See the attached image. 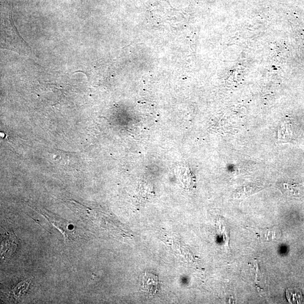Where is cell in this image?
Returning a JSON list of instances; mask_svg holds the SVG:
<instances>
[{"instance_id": "6da1fadb", "label": "cell", "mask_w": 304, "mask_h": 304, "mask_svg": "<svg viewBox=\"0 0 304 304\" xmlns=\"http://www.w3.org/2000/svg\"><path fill=\"white\" fill-rule=\"evenodd\" d=\"M143 290L146 292L148 295L154 296L156 295L159 289V280L157 276L146 273L143 274L141 280H140Z\"/></svg>"}, {"instance_id": "7a4b0ae2", "label": "cell", "mask_w": 304, "mask_h": 304, "mask_svg": "<svg viewBox=\"0 0 304 304\" xmlns=\"http://www.w3.org/2000/svg\"><path fill=\"white\" fill-rule=\"evenodd\" d=\"M45 217L48 219L51 223L53 224L58 229L61 231V233L63 234L65 237L67 238L68 240H71L72 237L71 229L69 230V223L66 220L61 219L56 215H54L53 214H50L43 213Z\"/></svg>"}, {"instance_id": "3957f363", "label": "cell", "mask_w": 304, "mask_h": 304, "mask_svg": "<svg viewBox=\"0 0 304 304\" xmlns=\"http://www.w3.org/2000/svg\"><path fill=\"white\" fill-rule=\"evenodd\" d=\"M286 296L290 303L299 304L303 301L302 292L297 288H288L286 291Z\"/></svg>"}, {"instance_id": "277c9868", "label": "cell", "mask_w": 304, "mask_h": 304, "mask_svg": "<svg viewBox=\"0 0 304 304\" xmlns=\"http://www.w3.org/2000/svg\"><path fill=\"white\" fill-rule=\"evenodd\" d=\"M30 282L31 280L29 279L17 284L12 290L13 294L15 297L18 298L20 297V296L24 295L26 290L28 289Z\"/></svg>"}]
</instances>
